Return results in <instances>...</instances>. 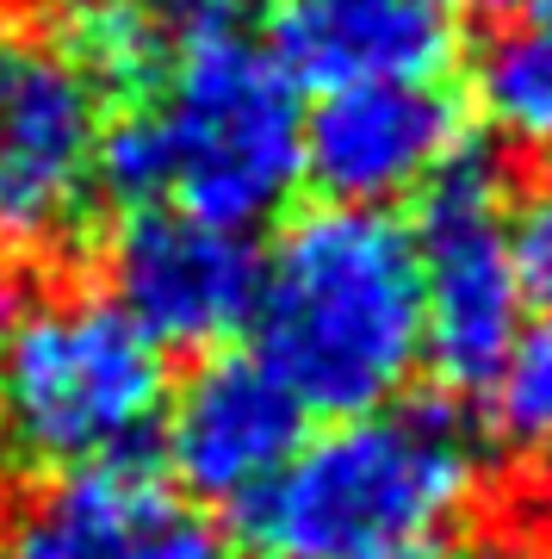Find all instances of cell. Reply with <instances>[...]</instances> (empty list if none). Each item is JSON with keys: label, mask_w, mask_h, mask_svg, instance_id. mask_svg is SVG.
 <instances>
[{"label": "cell", "mask_w": 552, "mask_h": 559, "mask_svg": "<svg viewBox=\"0 0 552 559\" xmlns=\"http://www.w3.org/2000/svg\"><path fill=\"white\" fill-rule=\"evenodd\" d=\"M168 404V348L112 299L69 293L20 311L0 342V441L32 466L137 454Z\"/></svg>", "instance_id": "obj_4"}, {"label": "cell", "mask_w": 552, "mask_h": 559, "mask_svg": "<svg viewBox=\"0 0 552 559\" xmlns=\"http://www.w3.org/2000/svg\"><path fill=\"white\" fill-rule=\"evenodd\" d=\"M20 559H224L217 535L187 516L168 485L124 460L69 466L20 522L13 535Z\"/></svg>", "instance_id": "obj_11"}, {"label": "cell", "mask_w": 552, "mask_h": 559, "mask_svg": "<svg viewBox=\"0 0 552 559\" xmlns=\"http://www.w3.org/2000/svg\"><path fill=\"white\" fill-rule=\"evenodd\" d=\"M0 559H20V554H13V540H0Z\"/></svg>", "instance_id": "obj_18"}, {"label": "cell", "mask_w": 552, "mask_h": 559, "mask_svg": "<svg viewBox=\"0 0 552 559\" xmlns=\"http://www.w3.org/2000/svg\"><path fill=\"white\" fill-rule=\"evenodd\" d=\"M255 355L323 417L392 404L422 360L416 237L379 205H311L255 274Z\"/></svg>", "instance_id": "obj_1"}, {"label": "cell", "mask_w": 552, "mask_h": 559, "mask_svg": "<svg viewBox=\"0 0 552 559\" xmlns=\"http://www.w3.org/2000/svg\"><path fill=\"white\" fill-rule=\"evenodd\" d=\"M478 100L509 143L552 156V0H521V25L491 38L478 62Z\"/></svg>", "instance_id": "obj_12"}, {"label": "cell", "mask_w": 552, "mask_h": 559, "mask_svg": "<svg viewBox=\"0 0 552 559\" xmlns=\"http://www.w3.org/2000/svg\"><path fill=\"white\" fill-rule=\"evenodd\" d=\"M25 311V293H20V274H13V261L0 255V342H7V330L20 323Z\"/></svg>", "instance_id": "obj_16"}, {"label": "cell", "mask_w": 552, "mask_h": 559, "mask_svg": "<svg viewBox=\"0 0 552 559\" xmlns=\"http://www.w3.org/2000/svg\"><path fill=\"white\" fill-rule=\"evenodd\" d=\"M466 7H478V13H521V0H466Z\"/></svg>", "instance_id": "obj_17"}, {"label": "cell", "mask_w": 552, "mask_h": 559, "mask_svg": "<svg viewBox=\"0 0 552 559\" xmlns=\"http://www.w3.org/2000/svg\"><path fill=\"white\" fill-rule=\"evenodd\" d=\"M509 255H515V274H521V293L552 311V180L533 187L509 212Z\"/></svg>", "instance_id": "obj_14"}, {"label": "cell", "mask_w": 552, "mask_h": 559, "mask_svg": "<svg viewBox=\"0 0 552 559\" xmlns=\"http://www.w3.org/2000/svg\"><path fill=\"white\" fill-rule=\"evenodd\" d=\"M106 81L75 44L0 38V249L50 255L99 200Z\"/></svg>", "instance_id": "obj_5"}, {"label": "cell", "mask_w": 552, "mask_h": 559, "mask_svg": "<svg viewBox=\"0 0 552 559\" xmlns=\"http://www.w3.org/2000/svg\"><path fill=\"white\" fill-rule=\"evenodd\" d=\"M478 491L472 429L447 404H379L298 441L237 503L249 559H434Z\"/></svg>", "instance_id": "obj_2"}, {"label": "cell", "mask_w": 552, "mask_h": 559, "mask_svg": "<svg viewBox=\"0 0 552 559\" xmlns=\"http://www.w3.org/2000/svg\"><path fill=\"white\" fill-rule=\"evenodd\" d=\"M267 57L311 94L441 81L459 57L447 0H267Z\"/></svg>", "instance_id": "obj_10"}, {"label": "cell", "mask_w": 552, "mask_h": 559, "mask_svg": "<svg viewBox=\"0 0 552 559\" xmlns=\"http://www.w3.org/2000/svg\"><path fill=\"white\" fill-rule=\"evenodd\" d=\"M161 162V205L224 230H255L304 180V106L267 44L230 25L180 38L156 106H143Z\"/></svg>", "instance_id": "obj_3"}, {"label": "cell", "mask_w": 552, "mask_h": 559, "mask_svg": "<svg viewBox=\"0 0 552 559\" xmlns=\"http://www.w3.org/2000/svg\"><path fill=\"white\" fill-rule=\"evenodd\" d=\"M416 274H422V355L454 385H491L521 336V274L509 255V200L484 156L459 150L422 187Z\"/></svg>", "instance_id": "obj_6"}, {"label": "cell", "mask_w": 552, "mask_h": 559, "mask_svg": "<svg viewBox=\"0 0 552 559\" xmlns=\"http://www.w3.org/2000/svg\"><path fill=\"white\" fill-rule=\"evenodd\" d=\"M459 559H552V554L533 547L528 535H478L472 547H459Z\"/></svg>", "instance_id": "obj_15"}, {"label": "cell", "mask_w": 552, "mask_h": 559, "mask_svg": "<svg viewBox=\"0 0 552 559\" xmlns=\"http://www.w3.org/2000/svg\"><path fill=\"white\" fill-rule=\"evenodd\" d=\"M304 404L261 355H205L161 404V454L199 503L255 498L304 441Z\"/></svg>", "instance_id": "obj_9"}, {"label": "cell", "mask_w": 552, "mask_h": 559, "mask_svg": "<svg viewBox=\"0 0 552 559\" xmlns=\"http://www.w3.org/2000/svg\"><path fill=\"white\" fill-rule=\"evenodd\" d=\"M466 150V112L434 81L316 94L304 112V180L329 205H385L422 193Z\"/></svg>", "instance_id": "obj_8"}, {"label": "cell", "mask_w": 552, "mask_h": 559, "mask_svg": "<svg viewBox=\"0 0 552 559\" xmlns=\"http://www.w3.org/2000/svg\"><path fill=\"white\" fill-rule=\"evenodd\" d=\"M491 423L515 460L552 466V323L521 330L509 360L491 373Z\"/></svg>", "instance_id": "obj_13"}, {"label": "cell", "mask_w": 552, "mask_h": 559, "mask_svg": "<svg viewBox=\"0 0 552 559\" xmlns=\"http://www.w3.org/2000/svg\"><path fill=\"white\" fill-rule=\"evenodd\" d=\"M261 255L249 230H224L180 205H137L112 237V293L156 348H205L237 336L255 305Z\"/></svg>", "instance_id": "obj_7"}]
</instances>
